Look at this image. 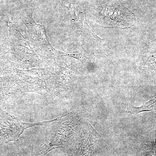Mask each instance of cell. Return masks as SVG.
<instances>
[{
  "mask_svg": "<svg viewBox=\"0 0 156 156\" xmlns=\"http://www.w3.org/2000/svg\"><path fill=\"white\" fill-rule=\"evenodd\" d=\"M100 23L105 28H130L136 21L135 15L120 0L104 1L100 5Z\"/></svg>",
  "mask_w": 156,
  "mask_h": 156,
  "instance_id": "6da1fadb",
  "label": "cell"
},
{
  "mask_svg": "<svg viewBox=\"0 0 156 156\" xmlns=\"http://www.w3.org/2000/svg\"><path fill=\"white\" fill-rule=\"evenodd\" d=\"M156 102V100L152 99L144 104L140 107L138 108L135 107L130 104H128L126 113H130L132 115H137L141 112L152 111L154 108Z\"/></svg>",
  "mask_w": 156,
  "mask_h": 156,
  "instance_id": "7a4b0ae2",
  "label": "cell"
}]
</instances>
